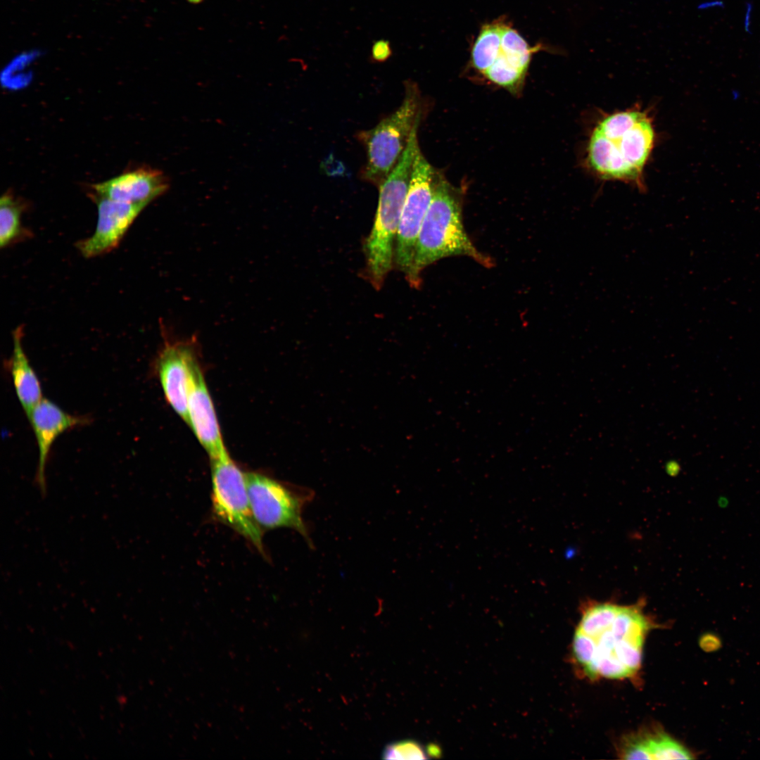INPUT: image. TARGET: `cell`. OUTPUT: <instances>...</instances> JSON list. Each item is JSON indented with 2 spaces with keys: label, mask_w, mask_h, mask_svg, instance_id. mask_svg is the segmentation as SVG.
I'll use <instances>...</instances> for the list:
<instances>
[{
  "label": "cell",
  "mask_w": 760,
  "mask_h": 760,
  "mask_svg": "<svg viewBox=\"0 0 760 760\" xmlns=\"http://www.w3.org/2000/svg\"><path fill=\"white\" fill-rule=\"evenodd\" d=\"M159 170L139 167L92 185L95 194L113 201L148 205L167 188Z\"/></svg>",
  "instance_id": "obj_13"
},
{
  "label": "cell",
  "mask_w": 760,
  "mask_h": 760,
  "mask_svg": "<svg viewBox=\"0 0 760 760\" xmlns=\"http://www.w3.org/2000/svg\"><path fill=\"white\" fill-rule=\"evenodd\" d=\"M246 481L252 514L262 529L290 528L313 546L302 517L304 506L314 497L312 491L293 488L256 472L246 473Z\"/></svg>",
  "instance_id": "obj_7"
},
{
  "label": "cell",
  "mask_w": 760,
  "mask_h": 760,
  "mask_svg": "<svg viewBox=\"0 0 760 760\" xmlns=\"http://www.w3.org/2000/svg\"><path fill=\"white\" fill-rule=\"evenodd\" d=\"M421 113L416 87L406 84L400 106L374 127L359 132L357 137L366 151V163L361 172L363 179L379 186L387 179L419 125Z\"/></svg>",
  "instance_id": "obj_5"
},
{
  "label": "cell",
  "mask_w": 760,
  "mask_h": 760,
  "mask_svg": "<svg viewBox=\"0 0 760 760\" xmlns=\"http://www.w3.org/2000/svg\"><path fill=\"white\" fill-rule=\"evenodd\" d=\"M436 177L434 169L419 148L396 236V262L406 277L413 265L418 236L433 197Z\"/></svg>",
  "instance_id": "obj_8"
},
{
  "label": "cell",
  "mask_w": 760,
  "mask_h": 760,
  "mask_svg": "<svg viewBox=\"0 0 760 760\" xmlns=\"http://www.w3.org/2000/svg\"><path fill=\"white\" fill-rule=\"evenodd\" d=\"M427 752L418 742L404 740L388 744L382 752L384 759H425Z\"/></svg>",
  "instance_id": "obj_19"
},
{
  "label": "cell",
  "mask_w": 760,
  "mask_h": 760,
  "mask_svg": "<svg viewBox=\"0 0 760 760\" xmlns=\"http://www.w3.org/2000/svg\"><path fill=\"white\" fill-rule=\"evenodd\" d=\"M655 131L646 112L631 109L609 114L591 132L586 163L598 177L643 189V170L653 150Z\"/></svg>",
  "instance_id": "obj_2"
},
{
  "label": "cell",
  "mask_w": 760,
  "mask_h": 760,
  "mask_svg": "<svg viewBox=\"0 0 760 760\" xmlns=\"http://www.w3.org/2000/svg\"><path fill=\"white\" fill-rule=\"evenodd\" d=\"M186 422L190 425L210 459L227 452L202 372L196 378L189 395Z\"/></svg>",
  "instance_id": "obj_14"
},
{
  "label": "cell",
  "mask_w": 760,
  "mask_h": 760,
  "mask_svg": "<svg viewBox=\"0 0 760 760\" xmlns=\"http://www.w3.org/2000/svg\"><path fill=\"white\" fill-rule=\"evenodd\" d=\"M210 464L213 518L243 536L265 556L263 531L250 507L246 473L227 452L211 458Z\"/></svg>",
  "instance_id": "obj_6"
},
{
  "label": "cell",
  "mask_w": 760,
  "mask_h": 760,
  "mask_svg": "<svg viewBox=\"0 0 760 760\" xmlns=\"http://www.w3.org/2000/svg\"><path fill=\"white\" fill-rule=\"evenodd\" d=\"M186 1L189 3L192 4H198L201 3L203 0H186Z\"/></svg>",
  "instance_id": "obj_22"
},
{
  "label": "cell",
  "mask_w": 760,
  "mask_h": 760,
  "mask_svg": "<svg viewBox=\"0 0 760 760\" xmlns=\"http://www.w3.org/2000/svg\"><path fill=\"white\" fill-rule=\"evenodd\" d=\"M392 55V49L388 40L381 39L376 40L372 46L371 58L375 62H384Z\"/></svg>",
  "instance_id": "obj_20"
},
{
  "label": "cell",
  "mask_w": 760,
  "mask_h": 760,
  "mask_svg": "<svg viewBox=\"0 0 760 760\" xmlns=\"http://www.w3.org/2000/svg\"><path fill=\"white\" fill-rule=\"evenodd\" d=\"M453 255L467 256L484 266L490 265V259L476 249L464 229L456 193L445 180L438 179L418 236L408 281L417 286L425 267Z\"/></svg>",
  "instance_id": "obj_3"
},
{
  "label": "cell",
  "mask_w": 760,
  "mask_h": 760,
  "mask_svg": "<svg viewBox=\"0 0 760 760\" xmlns=\"http://www.w3.org/2000/svg\"><path fill=\"white\" fill-rule=\"evenodd\" d=\"M620 754L625 759H691L692 754L680 743L660 730H647L631 735Z\"/></svg>",
  "instance_id": "obj_16"
},
{
  "label": "cell",
  "mask_w": 760,
  "mask_h": 760,
  "mask_svg": "<svg viewBox=\"0 0 760 760\" xmlns=\"http://www.w3.org/2000/svg\"><path fill=\"white\" fill-rule=\"evenodd\" d=\"M26 203L15 197L11 191L1 196L0 200V246L1 248L32 236L25 228L21 218Z\"/></svg>",
  "instance_id": "obj_17"
},
{
  "label": "cell",
  "mask_w": 760,
  "mask_h": 760,
  "mask_svg": "<svg viewBox=\"0 0 760 760\" xmlns=\"http://www.w3.org/2000/svg\"><path fill=\"white\" fill-rule=\"evenodd\" d=\"M154 367L167 402L186 422L189 395L202 372L191 343H165Z\"/></svg>",
  "instance_id": "obj_9"
},
{
  "label": "cell",
  "mask_w": 760,
  "mask_h": 760,
  "mask_svg": "<svg viewBox=\"0 0 760 760\" xmlns=\"http://www.w3.org/2000/svg\"><path fill=\"white\" fill-rule=\"evenodd\" d=\"M426 752H427L428 755H430V756H438V754H440L439 748L438 747H436L435 745H429L428 747H427Z\"/></svg>",
  "instance_id": "obj_21"
},
{
  "label": "cell",
  "mask_w": 760,
  "mask_h": 760,
  "mask_svg": "<svg viewBox=\"0 0 760 760\" xmlns=\"http://www.w3.org/2000/svg\"><path fill=\"white\" fill-rule=\"evenodd\" d=\"M504 18L483 24L475 39L470 53L471 66L483 74L494 62L499 49Z\"/></svg>",
  "instance_id": "obj_18"
},
{
  "label": "cell",
  "mask_w": 760,
  "mask_h": 760,
  "mask_svg": "<svg viewBox=\"0 0 760 760\" xmlns=\"http://www.w3.org/2000/svg\"><path fill=\"white\" fill-rule=\"evenodd\" d=\"M650 627L642 602L631 605L589 602L574 633V657L591 678L630 677L640 667Z\"/></svg>",
  "instance_id": "obj_1"
},
{
  "label": "cell",
  "mask_w": 760,
  "mask_h": 760,
  "mask_svg": "<svg viewBox=\"0 0 760 760\" xmlns=\"http://www.w3.org/2000/svg\"><path fill=\"white\" fill-rule=\"evenodd\" d=\"M541 49H545L543 44L531 46L505 20L495 59L483 75L493 83L515 91L524 82L532 55Z\"/></svg>",
  "instance_id": "obj_12"
},
{
  "label": "cell",
  "mask_w": 760,
  "mask_h": 760,
  "mask_svg": "<svg viewBox=\"0 0 760 760\" xmlns=\"http://www.w3.org/2000/svg\"><path fill=\"white\" fill-rule=\"evenodd\" d=\"M27 419L32 425L39 452L34 483L42 495H46V469L54 442L66 431L89 424L91 419L87 416L71 414L44 398L34 407Z\"/></svg>",
  "instance_id": "obj_11"
},
{
  "label": "cell",
  "mask_w": 760,
  "mask_h": 760,
  "mask_svg": "<svg viewBox=\"0 0 760 760\" xmlns=\"http://www.w3.org/2000/svg\"><path fill=\"white\" fill-rule=\"evenodd\" d=\"M97 205L98 220L93 234L76 244L85 258H94L117 248L127 230L146 206L113 201L96 194H90Z\"/></svg>",
  "instance_id": "obj_10"
},
{
  "label": "cell",
  "mask_w": 760,
  "mask_h": 760,
  "mask_svg": "<svg viewBox=\"0 0 760 760\" xmlns=\"http://www.w3.org/2000/svg\"><path fill=\"white\" fill-rule=\"evenodd\" d=\"M23 327L19 326L12 333L13 352L7 366L18 399L28 418L43 395L40 381L23 348Z\"/></svg>",
  "instance_id": "obj_15"
},
{
  "label": "cell",
  "mask_w": 760,
  "mask_h": 760,
  "mask_svg": "<svg viewBox=\"0 0 760 760\" xmlns=\"http://www.w3.org/2000/svg\"><path fill=\"white\" fill-rule=\"evenodd\" d=\"M417 128L416 127L412 131L397 165L379 186V203L374 222L365 242L367 267L376 287L381 285L392 267L393 241L397 236L414 160L419 148Z\"/></svg>",
  "instance_id": "obj_4"
}]
</instances>
